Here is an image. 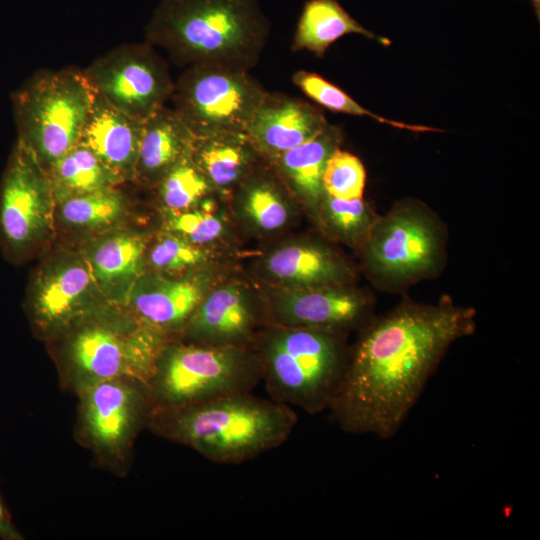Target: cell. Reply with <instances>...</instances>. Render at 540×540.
<instances>
[{
    "label": "cell",
    "instance_id": "d6986e66",
    "mask_svg": "<svg viewBox=\"0 0 540 540\" xmlns=\"http://www.w3.org/2000/svg\"><path fill=\"white\" fill-rule=\"evenodd\" d=\"M195 135L173 110L162 107L144 120L134 179L157 184L191 153Z\"/></svg>",
    "mask_w": 540,
    "mask_h": 540
},
{
    "label": "cell",
    "instance_id": "f1b7e54d",
    "mask_svg": "<svg viewBox=\"0 0 540 540\" xmlns=\"http://www.w3.org/2000/svg\"><path fill=\"white\" fill-rule=\"evenodd\" d=\"M59 203L62 219L81 228L109 225L124 209L123 196L114 187L71 196Z\"/></svg>",
    "mask_w": 540,
    "mask_h": 540
},
{
    "label": "cell",
    "instance_id": "ffe728a7",
    "mask_svg": "<svg viewBox=\"0 0 540 540\" xmlns=\"http://www.w3.org/2000/svg\"><path fill=\"white\" fill-rule=\"evenodd\" d=\"M265 268L294 288L344 285L353 276L346 262L329 248L304 242L277 248L267 257Z\"/></svg>",
    "mask_w": 540,
    "mask_h": 540
},
{
    "label": "cell",
    "instance_id": "f546056e",
    "mask_svg": "<svg viewBox=\"0 0 540 540\" xmlns=\"http://www.w3.org/2000/svg\"><path fill=\"white\" fill-rule=\"evenodd\" d=\"M157 184L161 201L172 212L192 208L213 189L194 163L191 153L172 167Z\"/></svg>",
    "mask_w": 540,
    "mask_h": 540
},
{
    "label": "cell",
    "instance_id": "5b68a950",
    "mask_svg": "<svg viewBox=\"0 0 540 540\" xmlns=\"http://www.w3.org/2000/svg\"><path fill=\"white\" fill-rule=\"evenodd\" d=\"M95 91L83 71L40 70L13 95L18 140L47 169L79 141Z\"/></svg>",
    "mask_w": 540,
    "mask_h": 540
},
{
    "label": "cell",
    "instance_id": "484cf974",
    "mask_svg": "<svg viewBox=\"0 0 540 540\" xmlns=\"http://www.w3.org/2000/svg\"><path fill=\"white\" fill-rule=\"evenodd\" d=\"M237 200L248 220L260 230H277L288 220L286 195L269 173L251 172L238 185Z\"/></svg>",
    "mask_w": 540,
    "mask_h": 540
},
{
    "label": "cell",
    "instance_id": "3957f363",
    "mask_svg": "<svg viewBox=\"0 0 540 540\" xmlns=\"http://www.w3.org/2000/svg\"><path fill=\"white\" fill-rule=\"evenodd\" d=\"M296 423L292 407L251 392L153 409L148 422L158 435L220 464H241L279 447Z\"/></svg>",
    "mask_w": 540,
    "mask_h": 540
},
{
    "label": "cell",
    "instance_id": "44dd1931",
    "mask_svg": "<svg viewBox=\"0 0 540 540\" xmlns=\"http://www.w3.org/2000/svg\"><path fill=\"white\" fill-rule=\"evenodd\" d=\"M342 130L326 127L311 140L269 159L300 201L315 211L325 192L322 177L330 155L340 148Z\"/></svg>",
    "mask_w": 540,
    "mask_h": 540
},
{
    "label": "cell",
    "instance_id": "cb8c5ba5",
    "mask_svg": "<svg viewBox=\"0 0 540 540\" xmlns=\"http://www.w3.org/2000/svg\"><path fill=\"white\" fill-rule=\"evenodd\" d=\"M145 244L137 236L120 234L101 241L91 255L92 274L114 298L130 294L140 273Z\"/></svg>",
    "mask_w": 540,
    "mask_h": 540
},
{
    "label": "cell",
    "instance_id": "83f0119b",
    "mask_svg": "<svg viewBox=\"0 0 540 540\" xmlns=\"http://www.w3.org/2000/svg\"><path fill=\"white\" fill-rule=\"evenodd\" d=\"M293 83L310 99L322 107L339 113L350 114L354 116H366L377 120L383 124L390 125L399 129H406L412 132H439L438 128L424 125L407 124L377 115L365 107L361 106L356 100L350 97L345 91L335 86L333 83L324 79L322 76L304 70L297 71L292 76Z\"/></svg>",
    "mask_w": 540,
    "mask_h": 540
},
{
    "label": "cell",
    "instance_id": "8992f818",
    "mask_svg": "<svg viewBox=\"0 0 540 540\" xmlns=\"http://www.w3.org/2000/svg\"><path fill=\"white\" fill-rule=\"evenodd\" d=\"M260 380L258 360L248 347L189 342L165 345L147 386L157 409L252 392Z\"/></svg>",
    "mask_w": 540,
    "mask_h": 540
},
{
    "label": "cell",
    "instance_id": "5bb4252c",
    "mask_svg": "<svg viewBox=\"0 0 540 540\" xmlns=\"http://www.w3.org/2000/svg\"><path fill=\"white\" fill-rule=\"evenodd\" d=\"M328 124L312 104L281 93L267 92L246 135L257 151L272 159L317 136Z\"/></svg>",
    "mask_w": 540,
    "mask_h": 540
},
{
    "label": "cell",
    "instance_id": "2e32d148",
    "mask_svg": "<svg viewBox=\"0 0 540 540\" xmlns=\"http://www.w3.org/2000/svg\"><path fill=\"white\" fill-rule=\"evenodd\" d=\"M144 120L132 117L95 93L80 142L121 180L134 179Z\"/></svg>",
    "mask_w": 540,
    "mask_h": 540
},
{
    "label": "cell",
    "instance_id": "277c9868",
    "mask_svg": "<svg viewBox=\"0 0 540 540\" xmlns=\"http://www.w3.org/2000/svg\"><path fill=\"white\" fill-rule=\"evenodd\" d=\"M270 398L309 414L329 410L348 362L343 334L274 324L253 351Z\"/></svg>",
    "mask_w": 540,
    "mask_h": 540
},
{
    "label": "cell",
    "instance_id": "e575fe53",
    "mask_svg": "<svg viewBox=\"0 0 540 540\" xmlns=\"http://www.w3.org/2000/svg\"><path fill=\"white\" fill-rule=\"evenodd\" d=\"M532 6L534 8V12L537 16V19L539 21L540 19V0H531Z\"/></svg>",
    "mask_w": 540,
    "mask_h": 540
},
{
    "label": "cell",
    "instance_id": "7c38bea8",
    "mask_svg": "<svg viewBox=\"0 0 540 540\" xmlns=\"http://www.w3.org/2000/svg\"><path fill=\"white\" fill-rule=\"evenodd\" d=\"M80 390L85 439L108 461L124 460L153 411L147 384L131 378H113Z\"/></svg>",
    "mask_w": 540,
    "mask_h": 540
},
{
    "label": "cell",
    "instance_id": "ac0fdd59",
    "mask_svg": "<svg viewBox=\"0 0 540 540\" xmlns=\"http://www.w3.org/2000/svg\"><path fill=\"white\" fill-rule=\"evenodd\" d=\"M141 321L165 333L185 327L204 298L197 280H171L160 276L137 279L129 294Z\"/></svg>",
    "mask_w": 540,
    "mask_h": 540
},
{
    "label": "cell",
    "instance_id": "836d02e7",
    "mask_svg": "<svg viewBox=\"0 0 540 540\" xmlns=\"http://www.w3.org/2000/svg\"><path fill=\"white\" fill-rule=\"evenodd\" d=\"M0 537L18 539L19 534L12 525L11 518L0 496Z\"/></svg>",
    "mask_w": 540,
    "mask_h": 540
},
{
    "label": "cell",
    "instance_id": "9c48e42d",
    "mask_svg": "<svg viewBox=\"0 0 540 540\" xmlns=\"http://www.w3.org/2000/svg\"><path fill=\"white\" fill-rule=\"evenodd\" d=\"M166 345V333L143 323L131 329L92 323L81 327L68 347L70 370L79 388L113 379L148 383Z\"/></svg>",
    "mask_w": 540,
    "mask_h": 540
},
{
    "label": "cell",
    "instance_id": "d4e9b609",
    "mask_svg": "<svg viewBox=\"0 0 540 540\" xmlns=\"http://www.w3.org/2000/svg\"><path fill=\"white\" fill-rule=\"evenodd\" d=\"M47 173L58 202L71 196L114 187L122 181L80 141L56 160Z\"/></svg>",
    "mask_w": 540,
    "mask_h": 540
},
{
    "label": "cell",
    "instance_id": "30bf717a",
    "mask_svg": "<svg viewBox=\"0 0 540 540\" xmlns=\"http://www.w3.org/2000/svg\"><path fill=\"white\" fill-rule=\"evenodd\" d=\"M99 96L141 120L165 106L174 81L163 58L149 43H126L96 58L83 70Z\"/></svg>",
    "mask_w": 540,
    "mask_h": 540
},
{
    "label": "cell",
    "instance_id": "7402d4cb",
    "mask_svg": "<svg viewBox=\"0 0 540 540\" xmlns=\"http://www.w3.org/2000/svg\"><path fill=\"white\" fill-rule=\"evenodd\" d=\"M260 154L246 134L195 136L191 157L213 188L239 185ZM261 155V154H260Z\"/></svg>",
    "mask_w": 540,
    "mask_h": 540
},
{
    "label": "cell",
    "instance_id": "52a82bcc",
    "mask_svg": "<svg viewBox=\"0 0 540 540\" xmlns=\"http://www.w3.org/2000/svg\"><path fill=\"white\" fill-rule=\"evenodd\" d=\"M445 248L439 218L421 202L405 199L377 217L361 249L375 284L395 291L439 273Z\"/></svg>",
    "mask_w": 540,
    "mask_h": 540
},
{
    "label": "cell",
    "instance_id": "d6a6232c",
    "mask_svg": "<svg viewBox=\"0 0 540 540\" xmlns=\"http://www.w3.org/2000/svg\"><path fill=\"white\" fill-rule=\"evenodd\" d=\"M204 260L205 252L182 237L166 236L150 252L151 263L165 271H181L199 265Z\"/></svg>",
    "mask_w": 540,
    "mask_h": 540
},
{
    "label": "cell",
    "instance_id": "8fae6325",
    "mask_svg": "<svg viewBox=\"0 0 540 540\" xmlns=\"http://www.w3.org/2000/svg\"><path fill=\"white\" fill-rule=\"evenodd\" d=\"M55 201L47 171L17 140L0 189V237L12 258L22 257L42 238Z\"/></svg>",
    "mask_w": 540,
    "mask_h": 540
},
{
    "label": "cell",
    "instance_id": "ba28073f",
    "mask_svg": "<svg viewBox=\"0 0 540 540\" xmlns=\"http://www.w3.org/2000/svg\"><path fill=\"white\" fill-rule=\"evenodd\" d=\"M267 92L249 71L193 65L178 77L171 98L173 110L198 137L246 134Z\"/></svg>",
    "mask_w": 540,
    "mask_h": 540
},
{
    "label": "cell",
    "instance_id": "e0dca14e",
    "mask_svg": "<svg viewBox=\"0 0 540 540\" xmlns=\"http://www.w3.org/2000/svg\"><path fill=\"white\" fill-rule=\"evenodd\" d=\"M96 280L82 262L56 266L34 285L30 310L41 329L62 327L85 311L94 294Z\"/></svg>",
    "mask_w": 540,
    "mask_h": 540
},
{
    "label": "cell",
    "instance_id": "4dcf8cb0",
    "mask_svg": "<svg viewBox=\"0 0 540 540\" xmlns=\"http://www.w3.org/2000/svg\"><path fill=\"white\" fill-rule=\"evenodd\" d=\"M366 170L354 154L336 149L328 158L322 177L324 192L342 199L363 198Z\"/></svg>",
    "mask_w": 540,
    "mask_h": 540
},
{
    "label": "cell",
    "instance_id": "4fadbf2b",
    "mask_svg": "<svg viewBox=\"0 0 540 540\" xmlns=\"http://www.w3.org/2000/svg\"><path fill=\"white\" fill-rule=\"evenodd\" d=\"M370 302L344 285L291 288L273 301L274 324L342 333L362 324Z\"/></svg>",
    "mask_w": 540,
    "mask_h": 540
},
{
    "label": "cell",
    "instance_id": "6da1fadb",
    "mask_svg": "<svg viewBox=\"0 0 540 540\" xmlns=\"http://www.w3.org/2000/svg\"><path fill=\"white\" fill-rule=\"evenodd\" d=\"M475 330L476 310L449 297L405 301L367 323L348 355L332 418L348 433L393 437L449 347Z\"/></svg>",
    "mask_w": 540,
    "mask_h": 540
},
{
    "label": "cell",
    "instance_id": "4316f807",
    "mask_svg": "<svg viewBox=\"0 0 540 540\" xmlns=\"http://www.w3.org/2000/svg\"><path fill=\"white\" fill-rule=\"evenodd\" d=\"M322 226L344 242L362 248L378 217L363 198L322 197L315 211Z\"/></svg>",
    "mask_w": 540,
    "mask_h": 540
},
{
    "label": "cell",
    "instance_id": "7a4b0ae2",
    "mask_svg": "<svg viewBox=\"0 0 540 540\" xmlns=\"http://www.w3.org/2000/svg\"><path fill=\"white\" fill-rule=\"evenodd\" d=\"M269 32L257 0H162L145 36L179 65L249 71L260 60Z\"/></svg>",
    "mask_w": 540,
    "mask_h": 540
},
{
    "label": "cell",
    "instance_id": "9a60e30c",
    "mask_svg": "<svg viewBox=\"0 0 540 540\" xmlns=\"http://www.w3.org/2000/svg\"><path fill=\"white\" fill-rule=\"evenodd\" d=\"M258 322L249 298L239 287L229 285L202 299L184 331L191 343L246 348Z\"/></svg>",
    "mask_w": 540,
    "mask_h": 540
},
{
    "label": "cell",
    "instance_id": "603a6c76",
    "mask_svg": "<svg viewBox=\"0 0 540 540\" xmlns=\"http://www.w3.org/2000/svg\"><path fill=\"white\" fill-rule=\"evenodd\" d=\"M347 34L390 43L357 22L337 0H307L297 23L292 49L307 50L322 57L331 44Z\"/></svg>",
    "mask_w": 540,
    "mask_h": 540
},
{
    "label": "cell",
    "instance_id": "1f68e13d",
    "mask_svg": "<svg viewBox=\"0 0 540 540\" xmlns=\"http://www.w3.org/2000/svg\"><path fill=\"white\" fill-rule=\"evenodd\" d=\"M169 219L170 227L182 238L199 245L219 238L224 231L223 219L208 207L179 211Z\"/></svg>",
    "mask_w": 540,
    "mask_h": 540
}]
</instances>
